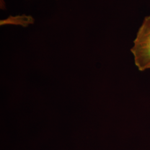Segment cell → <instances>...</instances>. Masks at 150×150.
<instances>
[{
	"mask_svg": "<svg viewBox=\"0 0 150 150\" xmlns=\"http://www.w3.org/2000/svg\"><path fill=\"white\" fill-rule=\"evenodd\" d=\"M131 51L139 71L150 69V15L145 17L138 29Z\"/></svg>",
	"mask_w": 150,
	"mask_h": 150,
	"instance_id": "cell-1",
	"label": "cell"
},
{
	"mask_svg": "<svg viewBox=\"0 0 150 150\" xmlns=\"http://www.w3.org/2000/svg\"><path fill=\"white\" fill-rule=\"evenodd\" d=\"M35 20L33 17L27 15H21L17 16H11L7 18L1 20V26L7 25H13L20 26L23 27H28V26L34 23Z\"/></svg>",
	"mask_w": 150,
	"mask_h": 150,
	"instance_id": "cell-2",
	"label": "cell"
}]
</instances>
